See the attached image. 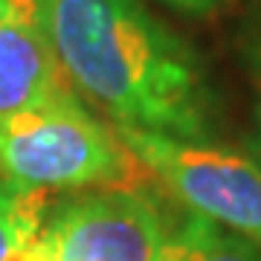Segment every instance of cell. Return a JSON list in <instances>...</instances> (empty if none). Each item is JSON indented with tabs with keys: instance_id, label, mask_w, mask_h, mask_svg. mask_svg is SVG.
I'll use <instances>...</instances> for the list:
<instances>
[{
	"instance_id": "cell-1",
	"label": "cell",
	"mask_w": 261,
	"mask_h": 261,
	"mask_svg": "<svg viewBox=\"0 0 261 261\" xmlns=\"http://www.w3.org/2000/svg\"><path fill=\"white\" fill-rule=\"evenodd\" d=\"M47 32L64 75L116 128L215 140L224 108L203 58L142 0H53Z\"/></svg>"
},
{
	"instance_id": "cell-2",
	"label": "cell",
	"mask_w": 261,
	"mask_h": 261,
	"mask_svg": "<svg viewBox=\"0 0 261 261\" xmlns=\"http://www.w3.org/2000/svg\"><path fill=\"white\" fill-rule=\"evenodd\" d=\"M128 148L73 90L0 119V180L27 189L116 186L130 174Z\"/></svg>"
},
{
	"instance_id": "cell-3",
	"label": "cell",
	"mask_w": 261,
	"mask_h": 261,
	"mask_svg": "<svg viewBox=\"0 0 261 261\" xmlns=\"http://www.w3.org/2000/svg\"><path fill=\"white\" fill-rule=\"evenodd\" d=\"M122 145L186 206L261 247V166L215 140L116 128Z\"/></svg>"
},
{
	"instance_id": "cell-4",
	"label": "cell",
	"mask_w": 261,
	"mask_h": 261,
	"mask_svg": "<svg viewBox=\"0 0 261 261\" xmlns=\"http://www.w3.org/2000/svg\"><path fill=\"white\" fill-rule=\"evenodd\" d=\"M174 229L145 192L111 186L56 203L38 241L53 261H168Z\"/></svg>"
},
{
	"instance_id": "cell-5",
	"label": "cell",
	"mask_w": 261,
	"mask_h": 261,
	"mask_svg": "<svg viewBox=\"0 0 261 261\" xmlns=\"http://www.w3.org/2000/svg\"><path fill=\"white\" fill-rule=\"evenodd\" d=\"M49 32L32 23H0V119L67 93Z\"/></svg>"
},
{
	"instance_id": "cell-6",
	"label": "cell",
	"mask_w": 261,
	"mask_h": 261,
	"mask_svg": "<svg viewBox=\"0 0 261 261\" xmlns=\"http://www.w3.org/2000/svg\"><path fill=\"white\" fill-rule=\"evenodd\" d=\"M168 261H261V247L195 212L180 218Z\"/></svg>"
},
{
	"instance_id": "cell-7",
	"label": "cell",
	"mask_w": 261,
	"mask_h": 261,
	"mask_svg": "<svg viewBox=\"0 0 261 261\" xmlns=\"http://www.w3.org/2000/svg\"><path fill=\"white\" fill-rule=\"evenodd\" d=\"M47 218L44 192L41 189L15 186L0 180V261H12V255L38 238Z\"/></svg>"
},
{
	"instance_id": "cell-8",
	"label": "cell",
	"mask_w": 261,
	"mask_h": 261,
	"mask_svg": "<svg viewBox=\"0 0 261 261\" xmlns=\"http://www.w3.org/2000/svg\"><path fill=\"white\" fill-rule=\"evenodd\" d=\"M235 53L250 84V134L247 154L261 166V3H252L235 29Z\"/></svg>"
},
{
	"instance_id": "cell-9",
	"label": "cell",
	"mask_w": 261,
	"mask_h": 261,
	"mask_svg": "<svg viewBox=\"0 0 261 261\" xmlns=\"http://www.w3.org/2000/svg\"><path fill=\"white\" fill-rule=\"evenodd\" d=\"M49 6L53 0H0V23L15 20V23H32V27L47 29Z\"/></svg>"
},
{
	"instance_id": "cell-10",
	"label": "cell",
	"mask_w": 261,
	"mask_h": 261,
	"mask_svg": "<svg viewBox=\"0 0 261 261\" xmlns=\"http://www.w3.org/2000/svg\"><path fill=\"white\" fill-rule=\"evenodd\" d=\"M160 3L186 12V15H195V18H209V15H215L218 9L226 6V0H160Z\"/></svg>"
},
{
	"instance_id": "cell-11",
	"label": "cell",
	"mask_w": 261,
	"mask_h": 261,
	"mask_svg": "<svg viewBox=\"0 0 261 261\" xmlns=\"http://www.w3.org/2000/svg\"><path fill=\"white\" fill-rule=\"evenodd\" d=\"M12 261H53V258H49V252L41 247V241H38V238H32V241L23 244V247L12 255Z\"/></svg>"
}]
</instances>
